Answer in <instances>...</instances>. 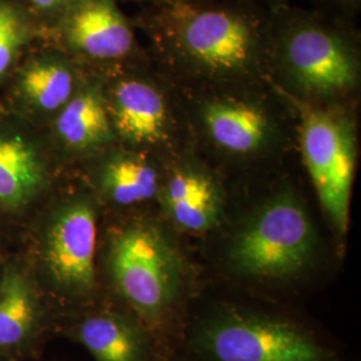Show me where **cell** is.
<instances>
[{
    "label": "cell",
    "mask_w": 361,
    "mask_h": 361,
    "mask_svg": "<svg viewBox=\"0 0 361 361\" xmlns=\"http://www.w3.org/2000/svg\"><path fill=\"white\" fill-rule=\"evenodd\" d=\"M101 205L89 186H61L28 225L23 256L43 293L86 301L98 288L97 255Z\"/></svg>",
    "instance_id": "1"
},
{
    "label": "cell",
    "mask_w": 361,
    "mask_h": 361,
    "mask_svg": "<svg viewBox=\"0 0 361 361\" xmlns=\"http://www.w3.org/2000/svg\"><path fill=\"white\" fill-rule=\"evenodd\" d=\"M104 265L116 293L143 323H162L180 298V257L150 222L130 221L107 233Z\"/></svg>",
    "instance_id": "2"
},
{
    "label": "cell",
    "mask_w": 361,
    "mask_h": 361,
    "mask_svg": "<svg viewBox=\"0 0 361 361\" xmlns=\"http://www.w3.org/2000/svg\"><path fill=\"white\" fill-rule=\"evenodd\" d=\"M317 247L310 214L293 194L267 200L234 233L228 249L231 271L258 283L289 281L307 271Z\"/></svg>",
    "instance_id": "3"
},
{
    "label": "cell",
    "mask_w": 361,
    "mask_h": 361,
    "mask_svg": "<svg viewBox=\"0 0 361 361\" xmlns=\"http://www.w3.org/2000/svg\"><path fill=\"white\" fill-rule=\"evenodd\" d=\"M63 169L43 129L0 106V246L22 241Z\"/></svg>",
    "instance_id": "4"
},
{
    "label": "cell",
    "mask_w": 361,
    "mask_h": 361,
    "mask_svg": "<svg viewBox=\"0 0 361 361\" xmlns=\"http://www.w3.org/2000/svg\"><path fill=\"white\" fill-rule=\"evenodd\" d=\"M153 23L188 56L217 73L245 70L262 37L257 13L209 0L158 3Z\"/></svg>",
    "instance_id": "5"
},
{
    "label": "cell",
    "mask_w": 361,
    "mask_h": 361,
    "mask_svg": "<svg viewBox=\"0 0 361 361\" xmlns=\"http://www.w3.org/2000/svg\"><path fill=\"white\" fill-rule=\"evenodd\" d=\"M209 361H331L313 336L293 323L245 312H225L202 324L193 337Z\"/></svg>",
    "instance_id": "6"
},
{
    "label": "cell",
    "mask_w": 361,
    "mask_h": 361,
    "mask_svg": "<svg viewBox=\"0 0 361 361\" xmlns=\"http://www.w3.org/2000/svg\"><path fill=\"white\" fill-rule=\"evenodd\" d=\"M301 146L325 214L337 232H347L356 157L353 130L341 116L308 111L302 118Z\"/></svg>",
    "instance_id": "7"
},
{
    "label": "cell",
    "mask_w": 361,
    "mask_h": 361,
    "mask_svg": "<svg viewBox=\"0 0 361 361\" xmlns=\"http://www.w3.org/2000/svg\"><path fill=\"white\" fill-rule=\"evenodd\" d=\"M85 79L77 61L44 40L13 68L0 90V106L43 129Z\"/></svg>",
    "instance_id": "8"
},
{
    "label": "cell",
    "mask_w": 361,
    "mask_h": 361,
    "mask_svg": "<svg viewBox=\"0 0 361 361\" xmlns=\"http://www.w3.org/2000/svg\"><path fill=\"white\" fill-rule=\"evenodd\" d=\"M288 15L280 35L298 83L322 95L349 90L356 82V66L345 35L310 15Z\"/></svg>",
    "instance_id": "9"
},
{
    "label": "cell",
    "mask_w": 361,
    "mask_h": 361,
    "mask_svg": "<svg viewBox=\"0 0 361 361\" xmlns=\"http://www.w3.org/2000/svg\"><path fill=\"white\" fill-rule=\"evenodd\" d=\"M74 61L113 63L128 58L135 37L118 0H73L47 34Z\"/></svg>",
    "instance_id": "10"
},
{
    "label": "cell",
    "mask_w": 361,
    "mask_h": 361,
    "mask_svg": "<svg viewBox=\"0 0 361 361\" xmlns=\"http://www.w3.org/2000/svg\"><path fill=\"white\" fill-rule=\"evenodd\" d=\"M43 131L63 168L74 161H87L114 146L116 133L104 83L97 78H86Z\"/></svg>",
    "instance_id": "11"
},
{
    "label": "cell",
    "mask_w": 361,
    "mask_h": 361,
    "mask_svg": "<svg viewBox=\"0 0 361 361\" xmlns=\"http://www.w3.org/2000/svg\"><path fill=\"white\" fill-rule=\"evenodd\" d=\"M43 292L23 255H4L0 284V356L11 357L37 337Z\"/></svg>",
    "instance_id": "12"
},
{
    "label": "cell",
    "mask_w": 361,
    "mask_h": 361,
    "mask_svg": "<svg viewBox=\"0 0 361 361\" xmlns=\"http://www.w3.org/2000/svg\"><path fill=\"white\" fill-rule=\"evenodd\" d=\"M104 90L116 142L141 146L165 138L166 104L150 83L135 78H119L111 85L104 83Z\"/></svg>",
    "instance_id": "13"
},
{
    "label": "cell",
    "mask_w": 361,
    "mask_h": 361,
    "mask_svg": "<svg viewBox=\"0 0 361 361\" xmlns=\"http://www.w3.org/2000/svg\"><path fill=\"white\" fill-rule=\"evenodd\" d=\"M85 162L89 164L87 186L99 205L126 209L158 193L157 170L138 155L111 146Z\"/></svg>",
    "instance_id": "14"
},
{
    "label": "cell",
    "mask_w": 361,
    "mask_h": 361,
    "mask_svg": "<svg viewBox=\"0 0 361 361\" xmlns=\"http://www.w3.org/2000/svg\"><path fill=\"white\" fill-rule=\"evenodd\" d=\"M162 200L170 219L186 232H207L222 216L224 200L217 183L192 169H182L170 177Z\"/></svg>",
    "instance_id": "15"
},
{
    "label": "cell",
    "mask_w": 361,
    "mask_h": 361,
    "mask_svg": "<svg viewBox=\"0 0 361 361\" xmlns=\"http://www.w3.org/2000/svg\"><path fill=\"white\" fill-rule=\"evenodd\" d=\"M75 338L95 361H147V340L141 324L116 312L85 316Z\"/></svg>",
    "instance_id": "16"
},
{
    "label": "cell",
    "mask_w": 361,
    "mask_h": 361,
    "mask_svg": "<svg viewBox=\"0 0 361 361\" xmlns=\"http://www.w3.org/2000/svg\"><path fill=\"white\" fill-rule=\"evenodd\" d=\"M204 122L216 145L237 154H247L261 149L271 134L265 113L241 101L225 99L207 104Z\"/></svg>",
    "instance_id": "17"
},
{
    "label": "cell",
    "mask_w": 361,
    "mask_h": 361,
    "mask_svg": "<svg viewBox=\"0 0 361 361\" xmlns=\"http://www.w3.org/2000/svg\"><path fill=\"white\" fill-rule=\"evenodd\" d=\"M44 40L25 0H0V90L27 52Z\"/></svg>",
    "instance_id": "18"
},
{
    "label": "cell",
    "mask_w": 361,
    "mask_h": 361,
    "mask_svg": "<svg viewBox=\"0 0 361 361\" xmlns=\"http://www.w3.org/2000/svg\"><path fill=\"white\" fill-rule=\"evenodd\" d=\"M37 18L39 25L46 32V39L47 34L51 30L52 26L58 22V19L65 13L67 7L71 4L73 0H25Z\"/></svg>",
    "instance_id": "19"
},
{
    "label": "cell",
    "mask_w": 361,
    "mask_h": 361,
    "mask_svg": "<svg viewBox=\"0 0 361 361\" xmlns=\"http://www.w3.org/2000/svg\"><path fill=\"white\" fill-rule=\"evenodd\" d=\"M336 1H340V3H343L345 6H352V4L357 3V0H336Z\"/></svg>",
    "instance_id": "20"
},
{
    "label": "cell",
    "mask_w": 361,
    "mask_h": 361,
    "mask_svg": "<svg viewBox=\"0 0 361 361\" xmlns=\"http://www.w3.org/2000/svg\"><path fill=\"white\" fill-rule=\"evenodd\" d=\"M157 3H170V1H198V0H155Z\"/></svg>",
    "instance_id": "21"
},
{
    "label": "cell",
    "mask_w": 361,
    "mask_h": 361,
    "mask_svg": "<svg viewBox=\"0 0 361 361\" xmlns=\"http://www.w3.org/2000/svg\"><path fill=\"white\" fill-rule=\"evenodd\" d=\"M1 265H3V250L0 246V284H1Z\"/></svg>",
    "instance_id": "22"
},
{
    "label": "cell",
    "mask_w": 361,
    "mask_h": 361,
    "mask_svg": "<svg viewBox=\"0 0 361 361\" xmlns=\"http://www.w3.org/2000/svg\"><path fill=\"white\" fill-rule=\"evenodd\" d=\"M0 361H11V357H7V356H0Z\"/></svg>",
    "instance_id": "23"
}]
</instances>
